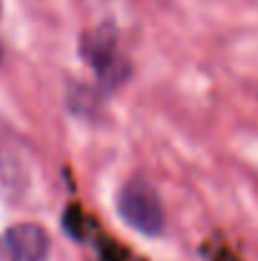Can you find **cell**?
<instances>
[{
    "label": "cell",
    "instance_id": "6da1fadb",
    "mask_svg": "<svg viewBox=\"0 0 258 261\" xmlns=\"http://www.w3.org/2000/svg\"><path fill=\"white\" fill-rule=\"evenodd\" d=\"M117 211L127 226L145 236H157L165 226V213L157 190L145 177H132L117 195Z\"/></svg>",
    "mask_w": 258,
    "mask_h": 261
},
{
    "label": "cell",
    "instance_id": "7a4b0ae2",
    "mask_svg": "<svg viewBox=\"0 0 258 261\" xmlns=\"http://www.w3.org/2000/svg\"><path fill=\"white\" fill-rule=\"evenodd\" d=\"M81 54H84L86 64L96 71L99 79H104L111 87L119 84L122 56H119V46H117V31L109 23L86 33L84 41H81Z\"/></svg>",
    "mask_w": 258,
    "mask_h": 261
},
{
    "label": "cell",
    "instance_id": "3957f363",
    "mask_svg": "<svg viewBox=\"0 0 258 261\" xmlns=\"http://www.w3.org/2000/svg\"><path fill=\"white\" fill-rule=\"evenodd\" d=\"M48 231L38 223H15L0 233V261H46Z\"/></svg>",
    "mask_w": 258,
    "mask_h": 261
},
{
    "label": "cell",
    "instance_id": "277c9868",
    "mask_svg": "<svg viewBox=\"0 0 258 261\" xmlns=\"http://www.w3.org/2000/svg\"><path fill=\"white\" fill-rule=\"evenodd\" d=\"M0 182L13 185V188H18V182H25L18 145H15L13 135L3 127V122H0Z\"/></svg>",
    "mask_w": 258,
    "mask_h": 261
}]
</instances>
